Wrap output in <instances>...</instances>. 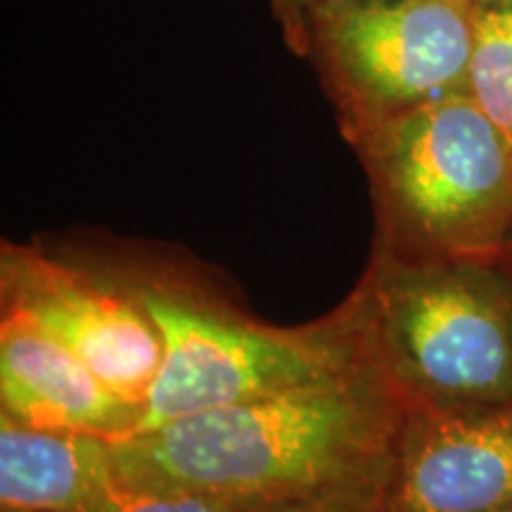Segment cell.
<instances>
[{
  "mask_svg": "<svg viewBox=\"0 0 512 512\" xmlns=\"http://www.w3.org/2000/svg\"><path fill=\"white\" fill-rule=\"evenodd\" d=\"M114 477L112 439L41 430L0 413L3 510L86 512Z\"/></svg>",
  "mask_w": 512,
  "mask_h": 512,
  "instance_id": "obj_9",
  "label": "cell"
},
{
  "mask_svg": "<svg viewBox=\"0 0 512 512\" xmlns=\"http://www.w3.org/2000/svg\"><path fill=\"white\" fill-rule=\"evenodd\" d=\"M3 512H15V510H3Z\"/></svg>",
  "mask_w": 512,
  "mask_h": 512,
  "instance_id": "obj_16",
  "label": "cell"
},
{
  "mask_svg": "<svg viewBox=\"0 0 512 512\" xmlns=\"http://www.w3.org/2000/svg\"><path fill=\"white\" fill-rule=\"evenodd\" d=\"M508 247H512V233H510V238H508Z\"/></svg>",
  "mask_w": 512,
  "mask_h": 512,
  "instance_id": "obj_15",
  "label": "cell"
},
{
  "mask_svg": "<svg viewBox=\"0 0 512 512\" xmlns=\"http://www.w3.org/2000/svg\"><path fill=\"white\" fill-rule=\"evenodd\" d=\"M271 508V505H268ZM261 505L226 501L192 491H162L133 486L114 477L86 512H261Z\"/></svg>",
  "mask_w": 512,
  "mask_h": 512,
  "instance_id": "obj_11",
  "label": "cell"
},
{
  "mask_svg": "<svg viewBox=\"0 0 512 512\" xmlns=\"http://www.w3.org/2000/svg\"><path fill=\"white\" fill-rule=\"evenodd\" d=\"M384 512H512V406H403Z\"/></svg>",
  "mask_w": 512,
  "mask_h": 512,
  "instance_id": "obj_7",
  "label": "cell"
},
{
  "mask_svg": "<svg viewBox=\"0 0 512 512\" xmlns=\"http://www.w3.org/2000/svg\"><path fill=\"white\" fill-rule=\"evenodd\" d=\"M347 311L403 406H512V278L491 259L387 247Z\"/></svg>",
  "mask_w": 512,
  "mask_h": 512,
  "instance_id": "obj_2",
  "label": "cell"
},
{
  "mask_svg": "<svg viewBox=\"0 0 512 512\" xmlns=\"http://www.w3.org/2000/svg\"><path fill=\"white\" fill-rule=\"evenodd\" d=\"M384 247L494 259L512 233V145L467 93L370 128L354 143Z\"/></svg>",
  "mask_w": 512,
  "mask_h": 512,
  "instance_id": "obj_3",
  "label": "cell"
},
{
  "mask_svg": "<svg viewBox=\"0 0 512 512\" xmlns=\"http://www.w3.org/2000/svg\"><path fill=\"white\" fill-rule=\"evenodd\" d=\"M131 292L162 337V363L128 437L330 380L368 361L347 309L311 328L285 330L249 323L162 283H138Z\"/></svg>",
  "mask_w": 512,
  "mask_h": 512,
  "instance_id": "obj_4",
  "label": "cell"
},
{
  "mask_svg": "<svg viewBox=\"0 0 512 512\" xmlns=\"http://www.w3.org/2000/svg\"><path fill=\"white\" fill-rule=\"evenodd\" d=\"M261 512H384L382 510V484H358L344 489H330L271 505Z\"/></svg>",
  "mask_w": 512,
  "mask_h": 512,
  "instance_id": "obj_12",
  "label": "cell"
},
{
  "mask_svg": "<svg viewBox=\"0 0 512 512\" xmlns=\"http://www.w3.org/2000/svg\"><path fill=\"white\" fill-rule=\"evenodd\" d=\"M472 3H489V0H472Z\"/></svg>",
  "mask_w": 512,
  "mask_h": 512,
  "instance_id": "obj_14",
  "label": "cell"
},
{
  "mask_svg": "<svg viewBox=\"0 0 512 512\" xmlns=\"http://www.w3.org/2000/svg\"><path fill=\"white\" fill-rule=\"evenodd\" d=\"M472 0H337L311 17L302 57L349 143L430 102L467 93Z\"/></svg>",
  "mask_w": 512,
  "mask_h": 512,
  "instance_id": "obj_5",
  "label": "cell"
},
{
  "mask_svg": "<svg viewBox=\"0 0 512 512\" xmlns=\"http://www.w3.org/2000/svg\"><path fill=\"white\" fill-rule=\"evenodd\" d=\"M0 413L41 430L126 439L140 408L112 392L74 351L29 320L3 313Z\"/></svg>",
  "mask_w": 512,
  "mask_h": 512,
  "instance_id": "obj_8",
  "label": "cell"
},
{
  "mask_svg": "<svg viewBox=\"0 0 512 512\" xmlns=\"http://www.w3.org/2000/svg\"><path fill=\"white\" fill-rule=\"evenodd\" d=\"M0 285L3 313L48 332L112 392L143 406L162 363V337L131 290H112L15 245L3 247Z\"/></svg>",
  "mask_w": 512,
  "mask_h": 512,
  "instance_id": "obj_6",
  "label": "cell"
},
{
  "mask_svg": "<svg viewBox=\"0 0 512 512\" xmlns=\"http://www.w3.org/2000/svg\"><path fill=\"white\" fill-rule=\"evenodd\" d=\"M403 401L373 363L112 441L114 472L145 489L278 505L382 484Z\"/></svg>",
  "mask_w": 512,
  "mask_h": 512,
  "instance_id": "obj_1",
  "label": "cell"
},
{
  "mask_svg": "<svg viewBox=\"0 0 512 512\" xmlns=\"http://www.w3.org/2000/svg\"><path fill=\"white\" fill-rule=\"evenodd\" d=\"M467 95L512 145V0L475 3Z\"/></svg>",
  "mask_w": 512,
  "mask_h": 512,
  "instance_id": "obj_10",
  "label": "cell"
},
{
  "mask_svg": "<svg viewBox=\"0 0 512 512\" xmlns=\"http://www.w3.org/2000/svg\"><path fill=\"white\" fill-rule=\"evenodd\" d=\"M330 3H337V0H268L280 34H283V41L292 53L302 57L311 17Z\"/></svg>",
  "mask_w": 512,
  "mask_h": 512,
  "instance_id": "obj_13",
  "label": "cell"
}]
</instances>
